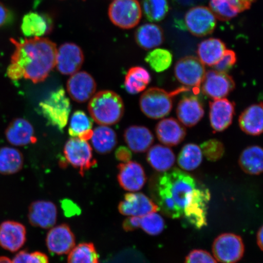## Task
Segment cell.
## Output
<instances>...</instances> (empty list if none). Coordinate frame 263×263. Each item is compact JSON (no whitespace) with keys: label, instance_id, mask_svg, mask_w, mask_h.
Wrapping results in <instances>:
<instances>
[{"label":"cell","instance_id":"6da1fadb","mask_svg":"<svg viewBox=\"0 0 263 263\" xmlns=\"http://www.w3.org/2000/svg\"><path fill=\"white\" fill-rule=\"evenodd\" d=\"M7 74L12 80L22 78L34 83L44 81L55 67L57 47L53 42L44 37H32L16 41Z\"/></svg>","mask_w":263,"mask_h":263},{"label":"cell","instance_id":"7a4b0ae2","mask_svg":"<svg viewBox=\"0 0 263 263\" xmlns=\"http://www.w3.org/2000/svg\"><path fill=\"white\" fill-rule=\"evenodd\" d=\"M196 187L192 176L176 167L163 173L157 177L154 187L158 206L169 218H180Z\"/></svg>","mask_w":263,"mask_h":263},{"label":"cell","instance_id":"3957f363","mask_svg":"<svg viewBox=\"0 0 263 263\" xmlns=\"http://www.w3.org/2000/svg\"><path fill=\"white\" fill-rule=\"evenodd\" d=\"M88 110L95 122L100 126H111L122 119L124 104L119 95L111 90H101L89 100Z\"/></svg>","mask_w":263,"mask_h":263},{"label":"cell","instance_id":"277c9868","mask_svg":"<svg viewBox=\"0 0 263 263\" xmlns=\"http://www.w3.org/2000/svg\"><path fill=\"white\" fill-rule=\"evenodd\" d=\"M190 91L183 87L173 91H167L158 87L150 88L141 95L140 107L148 118L160 119L168 115L173 106V98L181 93Z\"/></svg>","mask_w":263,"mask_h":263},{"label":"cell","instance_id":"5b68a950","mask_svg":"<svg viewBox=\"0 0 263 263\" xmlns=\"http://www.w3.org/2000/svg\"><path fill=\"white\" fill-rule=\"evenodd\" d=\"M39 106L48 122L59 130H63L67 126L71 111L70 99L63 88L52 91Z\"/></svg>","mask_w":263,"mask_h":263},{"label":"cell","instance_id":"8992f818","mask_svg":"<svg viewBox=\"0 0 263 263\" xmlns=\"http://www.w3.org/2000/svg\"><path fill=\"white\" fill-rule=\"evenodd\" d=\"M108 14L114 25L129 29L139 24L142 10L137 0H114L108 8Z\"/></svg>","mask_w":263,"mask_h":263},{"label":"cell","instance_id":"52a82bcc","mask_svg":"<svg viewBox=\"0 0 263 263\" xmlns=\"http://www.w3.org/2000/svg\"><path fill=\"white\" fill-rule=\"evenodd\" d=\"M205 73L204 65L192 55L180 59L174 68L177 80L185 87L192 88L195 95L199 93Z\"/></svg>","mask_w":263,"mask_h":263},{"label":"cell","instance_id":"ba28073f","mask_svg":"<svg viewBox=\"0 0 263 263\" xmlns=\"http://www.w3.org/2000/svg\"><path fill=\"white\" fill-rule=\"evenodd\" d=\"M64 153L66 160L83 176L87 171L96 165L93 151L87 141L79 138H71L65 143Z\"/></svg>","mask_w":263,"mask_h":263},{"label":"cell","instance_id":"9c48e42d","mask_svg":"<svg viewBox=\"0 0 263 263\" xmlns=\"http://www.w3.org/2000/svg\"><path fill=\"white\" fill-rule=\"evenodd\" d=\"M208 189L196 188L193 191L183 210L186 221L196 229H201L207 224V209L210 200Z\"/></svg>","mask_w":263,"mask_h":263},{"label":"cell","instance_id":"30bf717a","mask_svg":"<svg viewBox=\"0 0 263 263\" xmlns=\"http://www.w3.org/2000/svg\"><path fill=\"white\" fill-rule=\"evenodd\" d=\"M212 251L221 263H236L242 258L245 245L241 236L233 233H223L214 241Z\"/></svg>","mask_w":263,"mask_h":263},{"label":"cell","instance_id":"8fae6325","mask_svg":"<svg viewBox=\"0 0 263 263\" xmlns=\"http://www.w3.org/2000/svg\"><path fill=\"white\" fill-rule=\"evenodd\" d=\"M188 30L197 37L211 34L216 26V18L210 8L199 6L190 9L185 16Z\"/></svg>","mask_w":263,"mask_h":263},{"label":"cell","instance_id":"7c38bea8","mask_svg":"<svg viewBox=\"0 0 263 263\" xmlns=\"http://www.w3.org/2000/svg\"><path fill=\"white\" fill-rule=\"evenodd\" d=\"M200 87L203 94L215 100L228 97L234 90L235 83L228 73L210 70L206 72Z\"/></svg>","mask_w":263,"mask_h":263},{"label":"cell","instance_id":"4fadbf2b","mask_svg":"<svg viewBox=\"0 0 263 263\" xmlns=\"http://www.w3.org/2000/svg\"><path fill=\"white\" fill-rule=\"evenodd\" d=\"M84 62L83 51L73 43H65L57 49L55 67L62 74L72 75L77 73Z\"/></svg>","mask_w":263,"mask_h":263},{"label":"cell","instance_id":"5bb4252c","mask_svg":"<svg viewBox=\"0 0 263 263\" xmlns=\"http://www.w3.org/2000/svg\"><path fill=\"white\" fill-rule=\"evenodd\" d=\"M68 93L78 103L89 101L97 90L95 79L86 71H78L71 76L67 84Z\"/></svg>","mask_w":263,"mask_h":263},{"label":"cell","instance_id":"9a60e30c","mask_svg":"<svg viewBox=\"0 0 263 263\" xmlns=\"http://www.w3.org/2000/svg\"><path fill=\"white\" fill-rule=\"evenodd\" d=\"M117 179L121 188L131 193L143 189L146 182V174L139 163L129 161L118 165Z\"/></svg>","mask_w":263,"mask_h":263},{"label":"cell","instance_id":"2e32d148","mask_svg":"<svg viewBox=\"0 0 263 263\" xmlns=\"http://www.w3.org/2000/svg\"><path fill=\"white\" fill-rule=\"evenodd\" d=\"M159 210V206L152 200L141 193H127L118 205L120 213L128 216H142Z\"/></svg>","mask_w":263,"mask_h":263},{"label":"cell","instance_id":"e0dca14e","mask_svg":"<svg viewBox=\"0 0 263 263\" xmlns=\"http://www.w3.org/2000/svg\"><path fill=\"white\" fill-rule=\"evenodd\" d=\"M46 242L49 252L61 255L70 252L75 247L76 239L70 227L62 223L49 230Z\"/></svg>","mask_w":263,"mask_h":263},{"label":"cell","instance_id":"ac0fdd59","mask_svg":"<svg viewBox=\"0 0 263 263\" xmlns=\"http://www.w3.org/2000/svg\"><path fill=\"white\" fill-rule=\"evenodd\" d=\"M210 121L214 131L222 132L232 124L235 113V105L226 98L210 103Z\"/></svg>","mask_w":263,"mask_h":263},{"label":"cell","instance_id":"d6986e66","mask_svg":"<svg viewBox=\"0 0 263 263\" xmlns=\"http://www.w3.org/2000/svg\"><path fill=\"white\" fill-rule=\"evenodd\" d=\"M57 207L47 200H37L29 207V221L32 226L42 229L52 228L57 221Z\"/></svg>","mask_w":263,"mask_h":263},{"label":"cell","instance_id":"ffe728a7","mask_svg":"<svg viewBox=\"0 0 263 263\" xmlns=\"http://www.w3.org/2000/svg\"><path fill=\"white\" fill-rule=\"evenodd\" d=\"M5 136L8 142L15 146H25L37 142L32 125L22 118H15L10 123Z\"/></svg>","mask_w":263,"mask_h":263},{"label":"cell","instance_id":"44dd1931","mask_svg":"<svg viewBox=\"0 0 263 263\" xmlns=\"http://www.w3.org/2000/svg\"><path fill=\"white\" fill-rule=\"evenodd\" d=\"M26 230L21 223L7 221L0 224V246L10 252H15L25 245Z\"/></svg>","mask_w":263,"mask_h":263},{"label":"cell","instance_id":"7402d4cb","mask_svg":"<svg viewBox=\"0 0 263 263\" xmlns=\"http://www.w3.org/2000/svg\"><path fill=\"white\" fill-rule=\"evenodd\" d=\"M156 132L158 139L167 146L178 145L186 135L183 125L173 118L161 120L157 125Z\"/></svg>","mask_w":263,"mask_h":263},{"label":"cell","instance_id":"603a6c76","mask_svg":"<svg viewBox=\"0 0 263 263\" xmlns=\"http://www.w3.org/2000/svg\"><path fill=\"white\" fill-rule=\"evenodd\" d=\"M204 115L201 102L195 96L183 98L177 107V116L181 124L186 127L195 126Z\"/></svg>","mask_w":263,"mask_h":263},{"label":"cell","instance_id":"cb8c5ba5","mask_svg":"<svg viewBox=\"0 0 263 263\" xmlns=\"http://www.w3.org/2000/svg\"><path fill=\"white\" fill-rule=\"evenodd\" d=\"M52 20L48 15L39 12H29L23 18L22 32L29 38L44 37L52 29Z\"/></svg>","mask_w":263,"mask_h":263},{"label":"cell","instance_id":"d4e9b609","mask_svg":"<svg viewBox=\"0 0 263 263\" xmlns=\"http://www.w3.org/2000/svg\"><path fill=\"white\" fill-rule=\"evenodd\" d=\"M124 139L128 148L134 153L146 152L152 146L154 137L147 127L131 126L124 131Z\"/></svg>","mask_w":263,"mask_h":263},{"label":"cell","instance_id":"484cf974","mask_svg":"<svg viewBox=\"0 0 263 263\" xmlns=\"http://www.w3.org/2000/svg\"><path fill=\"white\" fill-rule=\"evenodd\" d=\"M262 103L253 104L248 107L239 118L240 128L250 136H259L262 133Z\"/></svg>","mask_w":263,"mask_h":263},{"label":"cell","instance_id":"4316f807","mask_svg":"<svg viewBox=\"0 0 263 263\" xmlns=\"http://www.w3.org/2000/svg\"><path fill=\"white\" fill-rule=\"evenodd\" d=\"M147 160L157 172L164 173L172 168L176 156L169 147L156 144L147 151Z\"/></svg>","mask_w":263,"mask_h":263},{"label":"cell","instance_id":"83f0119b","mask_svg":"<svg viewBox=\"0 0 263 263\" xmlns=\"http://www.w3.org/2000/svg\"><path fill=\"white\" fill-rule=\"evenodd\" d=\"M226 49L224 43L220 39L210 38L200 43L197 54L203 65L213 67L220 60Z\"/></svg>","mask_w":263,"mask_h":263},{"label":"cell","instance_id":"f1b7e54d","mask_svg":"<svg viewBox=\"0 0 263 263\" xmlns=\"http://www.w3.org/2000/svg\"><path fill=\"white\" fill-rule=\"evenodd\" d=\"M90 140L94 149L100 154L110 153L118 143L116 133L112 128L107 126L95 128Z\"/></svg>","mask_w":263,"mask_h":263},{"label":"cell","instance_id":"f546056e","mask_svg":"<svg viewBox=\"0 0 263 263\" xmlns=\"http://www.w3.org/2000/svg\"><path fill=\"white\" fill-rule=\"evenodd\" d=\"M135 37L137 44L144 49L159 47L164 41L162 29L159 26L152 24L140 26L136 32Z\"/></svg>","mask_w":263,"mask_h":263},{"label":"cell","instance_id":"4dcf8cb0","mask_svg":"<svg viewBox=\"0 0 263 263\" xmlns=\"http://www.w3.org/2000/svg\"><path fill=\"white\" fill-rule=\"evenodd\" d=\"M262 158L263 151L260 146H249L240 155L239 164L245 173L258 176L262 172Z\"/></svg>","mask_w":263,"mask_h":263},{"label":"cell","instance_id":"1f68e13d","mask_svg":"<svg viewBox=\"0 0 263 263\" xmlns=\"http://www.w3.org/2000/svg\"><path fill=\"white\" fill-rule=\"evenodd\" d=\"M248 6L239 0H210V9L216 19L221 21H230L236 15L248 10Z\"/></svg>","mask_w":263,"mask_h":263},{"label":"cell","instance_id":"d6a6232c","mask_svg":"<svg viewBox=\"0 0 263 263\" xmlns=\"http://www.w3.org/2000/svg\"><path fill=\"white\" fill-rule=\"evenodd\" d=\"M24 164L22 153L12 147H0V174L11 175L21 171Z\"/></svg>","mask_w":263,"mask_h":263},{"label":"cell","instance_id":"836d02e7","mask_svg":"<svg viewBox=\"0 0 263 263\" xmlns=\"http://www.w3.org/2000/svg\"><path fill=\"white\" fill-rule=\"evenodd\" d=\"M93 123L88 115L82 110L75 111L71 115L68 134L72 138L88 141L93 134Z\"/></svg>","mask_w":263,"mask_h":263},{"label":"cell","instance_id":"e575fe53","mask_svg":"<svg viewBox=\"0 0 263 263\" xmlns=\"http://www.w3.org/2000/svg\"><path fill=\"white\" fill-rule=\"evenodd\" d=\"M151 77L149 71L142 67H132L124 79V87L128 93L136 95L146 89Z\"/></svg>","mask_w":263,"mask_h":263},{"label":"cell","instance_id":"d590c367","mask_svg":"<svg viewBox=\"0 0 263 263\" xmlns=\"http://www.w3.org/2000/svg\"><path fill=\"white\" fill-rule=\"evenodd\" d=\"M203 154L201 149L197 144L189 143L181 150L177 163L181 169L192 172L200 166L202 162Z\"/></svg>","mask_w":263,"mask_h":263},{"label":"cell","instance_id":"8d00e7d4","mask_svg":"<svg viewBox=\"0 0 263 263\" xmlns=\"http://www.w3.org/2000/svg\"><path fill=\"white\" fill-rule=\"evenodd\" d=\"M68 263H100L93 243L83 242L74 247L69 253Z\"/></svg>","mask_w":263,"mask_h":263},{"label":"cell","instance_id":"74e56055","mask_svg":"<svg viewBox=\"0 0 263 263\" xmlns=\"http://www.w3.org/2000/svg\"><path fill=\"white\" fill-rule=\"evenodd\" d=\"M145 61L153 70L160 73L167 70L172 65L173 54L166 49L157 48L147 54Z\"/></svg>","mask_w":263,"mask_h":263},{"label":"cell","instance_id":"f35d334b","mask_svg":"<svg viewBox=\"0 0 263 263\" xmlns=\"http://www.w3.org/2000/svg\"><path fill=\"white\" fill-rule=\"evenodd\" d=\"M143 9L146 18L151 22H159L165 18L169 11L167 0H144Z\"/></svg>","mask_w":263,"mask_h":263},{"label":"cell","instance_id":"ab89813d","mask_svg":"<svg viewBox=\"0 0 263 263\" xmlns=\"http://www.w3.org/2000/svg\"><path fill=\"white\" fill-rule=\"evenodd\" d=\"M140 228L147 234L156 236L160 234L164 229V221L159 214L152 213L140 216Z\"/></svg>","mask_w":263,"mask_h":263},{"label":"cell","instance_id":"60d3db41","mask_svg":"<svg viewBox=\"0 0 263 263\" xmlns=\"http://www.w3.org/2000/svg\"><path fill=\"white\" fill-rule=\"evenodd\" d=\"M200 147L203 155L210 162H216L221 159L225 153L223 143L216 139L207 140Z\"/></svg>","mask_w":263,"mask_h":263},{"label":"cell","instance_id":"b9f144b4","mask_svg":"<svg viewBox=\"0 0 263 263\" xmlns=\"http://www.w3.org/2000/svg\"><path fill=\"white\" fill-rule=\"evenodd\" d=\"M236 62L235 52L230 49H226L220 60L213 67L215 70L221 73H228Z\"/></svg>","mask_w":263,"mask_h":263},{"label":"cell","instance_id":"7bdbcfd3","mask_svg":"<svg viewBox=\"0 0 263 263\" xmlns=\"http://www.w3.org/2000/svg\"><path fill=\"white\" fill-rule=\"evenodd\" d=\"M185 263H217V261L208 252L196 249L186 256Z\"/></svg>","mask_w":263,"mask_h":263},{"label":"cell","instance_id":"ee69618b","mask_svg":"<svg viewBox=\"0 0 263 263\" xmlns=\"http://www.w3.org/2000/svg\"><path fill=\"white\" fill-rule=\"evenodd\" d=\"M132 151L129 148L125 146H120L118 148L115 152V157L118 161L122 163L129 162L132 159Z\"/></svg>","mask_w":263,"mask_h":263},{"label":"cell","instance_id":"f6af8a7d","mask_svg":"<svg viewBox=\"0 0 263 263\" xmlns=\"http://www.w3.org/2000/svg\"><path fill=\"white\" fill-rule=\"evenodd\" d=\"M123 228L126 232L140 228V216H129L123 222Z\"/></svg>","mask_w":263,"mask_h":263},{"label":"cell","instance_id":"bcb514c9","mask_svg":"<svg viewBox=\"0 0 263 263\" xmlns=\"http://www.w3.org/2000/svg\"><path fill=\"white\" fill-rule=\"evenodd\" d=\"M12 19V15L9 9L0 3V27L9 24Z\"/></svg>","mask_w":263,"mask_h":263},{"label":"cell","instance_id":"7dc6e473","mask_svg":"<svg viewBox=\"0 0 263 263\" xmlns=\"http://www.w3.org/2000/svg\"><path fill=\"white\" fill-rule=\"evenodd\" d=\"M28 263H49V259L44 253L35 252L29 254Z\"/></svg>","mask_w":263,"mask_h":263},{"label":"cell","instance_id":"c3c4849f","mask_svg":"<svg viewBox=\"0 0 263 263\" xmlns=\"http://www.w3.org/2000/svg\"><path fill=\"white\" fill-rule=\"evenodd\" d=\"M29 254L30 253H28L26 251H22L18 253L15 256L14 259L12 261V263H28Z\"/></svg>","mask_w":263,"mask_h":263},{"label":"cell","instance_id":"681fc988","mask_svg":"<svg viewBox=\"0 0 263 263\" xmlns=\"http://www.w3.org/2000/svg\"><path fill=\"white\" fill-rule=\"evenodd\" d=\"M262 227L261 226L260 229H259L257 233V244L258 246L262 251Z\"/></svg>","mask_w":263,"mask_h":263},{"label":"cell","instance_id":"f907efd6","mask_svg":"<svg viewBox=\"0 0 263 263\" xmlns=\"http://www.w3.org/2000/svg\"><path fill=\"white\" fill-rule=\"evenodd\" d=\"M0 263H12L11 259L6 256H0Z\"/></svg>","mask_w":263,"mask_h":263}]
</instances>
